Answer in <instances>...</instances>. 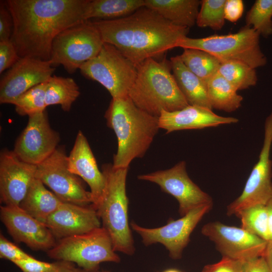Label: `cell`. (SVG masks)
Returning <instances> with one entry per match:
<instances>
[{
  "instance_id": "e0dca14e",
  "label": "cell",
  "mask_w": 272,
  "mask_h": 272,
  "mask_svg": "<svg viewBox=\"0 0 272 272\" xmlns=\"http://www.w3.org/2000/svg\"><path fill=\"white\" fill-rule=\"evenodd\" d=\"M1 219L16 242L24 243L33 250H47L56 242L46 225L28 214L19 206L3 205Z\"/></svg>"
},
{
  "instance_id": "f546056e",
  "label": "cell",
  "mask_w": 272,
  "mask_h": 272,
  "mask_svg": "<svg viewBox=\"0 0 272 272\" xmlns=\"http://www.w3.org/2000/svg\"><path fill=\"white\" fill-rule=\"evenodd\" d=\"M235 216L240 219L242 228L268 242V217L265 205L246 208Z\"/></svg>"
},
{
  "instance_id": "52a82bcc",
  "label": "cell",
  "mask_w": 272,
  "mask_h": 272,
  "mask_svg": "<svg viewBox=\"0 0 272 272\" xmlns=\"http://www.w3.org/2000/svg\"><path fill=\"white\" fill-rule=\"evenodd\" d=\"M47 253L50 258L73 262L89 272H98L102 262L120 261L109 235L102 227L60 239Z\"/></svg>"
},
{
  "instance_id": "277c9868",
  "label": "cell",
  "mask_w": 272,
  "mask_h": 272,
  "mask_svg": "<svg viewBox=\"0 0 272 272\" xmlns=\"http://www.w3.org/2000/svg\"><path fill=\"white\" fill-rule=\"evenodd\" d=\"M170 61L150 58L137 66L128 96L139 108L159 117L162 111L173 112L189 105L171 73Z\"/></svg>"
},
{
  "instance_id": "8fae6325",
  "label": "cell",
  "mask_w": 272,
  "mask_h": 272,
  "mask_svg": "<svg viewBox=\"0 0 272 272\" xmlns=\"http://www.w3.org/2000/svg\"><path fill=\"white\" fill-rule=\"evenodd\" d=\"M272 146V111L264 124L263 145L257 162L253 167L241 194L227 208L229 216L236 215L246 208L265 205L272 197V161L270 159Z\"/></svg>"
},
{
  "instance_id": "8992f818",
  "label": "cell",
  "mask_w": 272,
  "mask_h": 272,
  "mask_svg": "<svg viewBox=\"0 0 272 272\" xmlns=\"http://www.w3.org/2000/svg\"><path fill=\"white\" fill-rule=\"evenodd\" d=\"M259 34L245 25L235 33L214 34L203 38L182 39L177 47L194 48L206 51L221 62L238 61L256 69L267 63V58L259 43Z\"/></svg>"
},
{
  "instance_id": "6da1fadb",
  "label": "cell",
  "mask_w": 272,
  "mask_h": 272,
  "mask_svg": "<svg viewBox=\"0 0 272 272\" xmlns=\"http://www.w3.org/2000/svg\"><path fill=\"white\" fill-rule=\"evenodd\" d=\"M89 0H7L13 20L11 38L20 58H50L54 38L64 30L86 21Z\"/></svg>"
},
{
  "instance_id": "ee69618b",
  "label": "cell",
  "mask_w": 272,
  "mask_h": 272,
  "mask_svg": "<svg viewBox=\"0 0 272 272\" xmlns=\"http://www.w3.org/2000/svg\"><path fill=\"white\" fill-rule=\"evenodd\" d=\"M163 272H182V271L177 269L171 268V269H166Z\"/></svg>"
},
{
  "instance_id": "d590c367",
  "label": "cell",
  "mask_w": 272,
  "mask_h": 272,
  "mask_svg": "<svg viewBox=\"0 0 272 272\" xmlns=\"http://www.w3.org/2000/svg\"><path fill=\"white\" fill-rule=\"evenodd\" d=\"M245 262L223 257L218 262L205 265L201 272H243Z\"/></svg>"
},
{
  "instance_id": "30bf717a",
  "label": "cell",
  "mask_w": 272,
  "mask_h": 272,
  "mask_svg": "<svg viewBox=\"0 0 272 272\" xmlns=\"http://www.w3.org/2000/svg\"><path fill=\"white\" fill-rule=\"evenodd\" d=\"M36 178L48 187L63 202L81 206L92 203L90 191L80 178L68 168L67 156L63 147H58L44 161L37 165Z\"/></svg>"
},
{
  "instance_id": "9a60e30c",
  "label": "cell",
  "mask_w": 272,
  "mask_h": 272,
  "mask_svg": "<svg viewBox=\"0 0 272 272\" xmlns=\"http://www.w3.org/2000/svg\"><path fill=\"white\" fill-rule=\"evenodd\" d=\"M28 117L27 124L16 141L13 151L21 160L37 165L57 149L60 136L51 128L46 110Z\"/></svg>"
},
{
  "instance_id": "484cf974",
  "label": "cell",
  "mask_w": 272,
  "mask_h": 272,
  "mask_svg": "<svg viewBox=\"0 0 272 272\" xmlns=\"http://www.w3.org/2000/svg\"><path fill=\"white\" fill-rule=\"evenodd\" d=\"M208 98L213 108L227 112L235 111L241 106L243 97L218 73L206 82Z\"/></svg>"
},
{
  "instance_id": "d6a6232c",
  "label": "cell",
  "mask_w": 272,
  "mask_h": 272,
  "mask_svg": "<svg viewBox=\"0 0 272 272\" xmlns=\"http://www.w3.org/2000/svg\"><path fill=\"white\" fill-rule=\"evenodd\" d=\"M226 0L201 1L200 9L196 20L200 28L220 30L225 24L224 9Z\"/></svg>"
},
{
  "instance_id": "2e32d148",
  "label": "cell",
  "mask_w": 272,
  "mask_h": 272,
  "mask_svg": "<svg viewBox=\"0 0 272 272\" xmlns=\"http://www.w3.org/2000/svg\"><path fill=\"white\" fill-rule=\"evenodd\" d=\"M55 70L49 61L29 57L20 58L1 79V104H12L30 89L48 81Z\"/></svg>"
},
{
  "instance_id": "ffe728a7",
  "label": "cell",
  "mask_w": 272,
  "mask_h": 272,
  "mask_svg": "<svg viewBox=\"0 0 272 272\" xmlns=\"http://www.w3.org/2000/svg\"><path fill=\"white\" fill-rule=\"evenodd\" d=\"M70 171L82 178L89 185L95 209L102 195L105 177L98 168L96 159L84 133L78 132L73 147L67 156ZM96 210V209H95Z\"/></svg>"
},
{
  "instance_id": "7402d4cb",
  "label": "cell",
  "mask_w": 272,
  "mask_h": 272,
  "mask_svg": "<svg viewBox=\"0 0 272 272\" xmlns=\"http://www.w3.org/2000/svg\"><path fill=\"white\" fill-rule=\"evenodd\" d=\"M199 0H145L151 9L175 25L190 28L196 24Z\"/></svg>"
},
{
  "instance_id": "74e56055",
  "label": "cell",
  "mask_w": 272,
  "mask_h": 272,
  "mask_svg": "<svg viewBox=\"0 0 272 272\" xmlns=\"http://www.w3.org/2000/svg\"><path fill=\"white\" fill-rule=\"evenodd\" d=\"M12 16L4 1L0 2V41L11 40L13 31Z\"/></svg>"
},
{
  "instance_id": "e575fe53",
  "label": "cell",
  "mask_w": 272,
  "mask_h": 272,
  "mask_svg": "<svg viewBox=\"0 0 272 272\" xmlns=\"http://www.w3.org/2000/svg\"><path fill=\"white\" fill-rule=\"evenodd\" d=\"M20 57L11 40L0 41V74L11 67Z\"/></svg>"
},
{
  "instance_id": "60d3db41",
  "label": "cell",
  "mask_w": 272,
  "mask_h": 272,
  "mask_svg": "<svg viewBox=\"0 0 272 272\" xmlns=\"http://www.w3.org/2000/svg\"><path fill=\"white\" fill-rule=\"evenodd\" d=\"M49 272H89L73 262L64 260H57L54 266Z\"/></svg>"
},
{
  "instance_id": "b9f144b4",
  "label": "cell",
  "mask_w": 272,
  "mask_h": 272,
  "mask_svg": "<svg viewBox=\"0 0 272 272\" xmlns=\"http://www.w3.org/2000/svg\"><path fill=\"white\" fill-rule=\"evenodd\" d=\"M265 207L267 210V217H268V231L270 241L272 240V197L267 202L265 205Z\"/></svg>"
},
{
  "instance_id": "7bdbcfd3",
  "label": "cell",
  "mask_w": 272,
  "mask_h": 272,
  "mask_svg": "<svg viewBox=\"0 0 272 272\" xmlns=\"http://www.w3.org/2000/svg\"><path fill=\"white\" fill-rule=\"evenodd\" d=\"M264 257L272 272V240L267 242Z\"/></svg>"
},
{
  "instance_id": "ba28073f",
  "label": "cell",
  "mask_w": 272,
  "mask_h": 272,
  "mask_svg": "<svg viewBox=\"0 0 272 272\" xmlns=\"http://www.w3.org/2000/svg\"><path fill=\"white\" fill-rule=\"evenodd\" d=\"M104 42L93 22L84 21L60 32L53 41L49 62L62 65L74 73L86 62L95 57Z\"/></svg>"
},
{
  "instance_id": "d4e9b609",
  "label": "cell",
  "mask_w": 272,
  "mask_h": 272,
  "mask_svg": "<svg viewBox=\"0 0 272 272\" xmlns=\"http://www.w3.org/2000/svg\"><path fill=\"white\" fill-rule=\"evenodd\" d=\"M145 7V0H89L85 19L112 20L127 16Z\"/></svg>"
},
{
  "instance_id": "7c38bea8",
  "label": "cell",
  "mask_w": 272,
  "mask_h": 272,
  "mask_svg": "<svg viewBox=\"0 0 272 272\" xmlns=\"http://www.w3.org/2000/svg\"><path fill=\"white\" fill-rule=\"evenodd\" d=\"M213 204L197 207L176 220L169 221L163 226L147 228L130 223L132 229L142 239L143 243L148 246L154 243L163 244L169 251L171 258L178 259L189 242L190 236L203 217L212 209Z\"/></svg>"
},
{
  "instance_id": "5b68a950",
  "label": "cell",
  "mask_w": 272,
  "mask_h": 272,
  "mask_svg": "<svg viewBox=\"0 0 272 272\" xmlns=\"http://www.w3.org/2000/svg\"><path fill=\"white\" fill-rule=\"evenodd\" d=\"M128 168L115 167L111 164L102 166L105 184L95 209L102 227L110 237L114 250L132 255L135 248L128 223V199L126 193Z\"/></svg>"
},
{
  "instance_id": "ab89813d",
  "label": "cell",
  "mask_w": 272,
  "mask_h": 272,
  "mask_svg": "<svg viewBox=\"0 0 272 272\" xmlns=\"http://www.w3.org/2000/svg\"><path fill=\"white\" fill-rule=\"evenodd\" d=\"M243 272L271 271L264 256H261L245 261Z\"/></svg>"
},
{
  "instance_id": "4fadbf2b",
  "label": "cell",
  "mask_w": 272,
  "mask_h": 272,
  "mask_svg": "<svg viewBox=\"0 0 272 272\" xmlns=\"http://www.w3.org/2000/svg\"><path fill=\"white\" fill-rule=\"evenodd\" d=\"M186 165L185 161H181L168 169L138 176L140 180L158 184L163 191L175 197L181 217L200 206L213 204L211 196L189 178Z\"/></svg>"
},
{
  "instance_id": "44dd1931",
  "label": "cell",
  "mask_w": 272,
  "mask_h": 272,
  "mask_svg": "<svg viewBox=\"0 0 272 272\" xmlns=\"http://www.w3.org/2000/svg\"><path fill=\"white\" fill-rule=\"evenodd\" d=\"M238 122L237 118L220 116L210 108L191 105L173 112L163 110L159 117L160 128L165 129L167 133L180 130L216 127Z\"/></svg>"
},
{
  "instance_id": "4316f807",
  "label": "cell",
  "mask_w": 272,
  "mask_h": 272,
  "mask_svg": "<svg viewBox=\"0 0 272 272\" xmlns=\"http://www.w3.org/2000/svg\"><path fill=\"white\" fill-rule=\"evenodd\" d=\"M80 94L79 87L73 78L53 75L48 81L45 104L46 107L60 105L64 111L69 112Z\"/></svg>"
},
{
  "instance_id": "3957f363",
  "label": "cell",
  "mask_w": 272,
  "mask_h": 272,
  "mask_svg": "<svg viewBox=\"0 0 272 272\" xmlns=\"http://www.w3.org/2000/svg\"><path fill=\"white\" fill-rule=\"evenodd\" d=\"M104 117L117 139L115 167L128 168L134 159L143 157L160 128L159 117L138 107L128 96L112 98Z\"/></svg>"
},
{
  "instance_id": "cb8c5ba5",
  "label": "cell",
  "mask_w": 272,
  "mask_h": 272,
  "mask_svg": "<svg viewBox=\"0 0 272 272\" xmlns=\"http://www.w3.org/2000/svg\"><path fill=\"white\" fill-rule=\"evenodd\" d=\"M63 202L54 193L48 190L41 181L35 178L19 207L45 224L48 217Z\"/></svg>"
},
{
  "instance_id": "836d02e7",
  "label": "cell",
  "mask_w": 272,
  "mask_h": 272,
  "mask_svg": "<svg viewBox=\"0 0 272 272\" xmlns=\"http://www.w3.org/2000/svg\"><path fill=\"white\" fill-rule=\"evenodd\" d=\"M31 256L14 243L0 234V257L12 262L28 258Z\"/></svg>"
},
{
  "instance_id": "d6986e66",
  "label": "cell",
  "mask_w": 272,
  "mask_h": 272,
  "mask_svg": "<svg viewBox=\"0 0 272 272\" xmlns=\"http://www.w3.org/2000/svg\"><path fill=\"white\" fill-rule=\"evenodd\" d=\"M46 226L59 239L88 233L101 227V220L92 206L63 202L47 219Z\"/></svg>"
},
{
  "instance_id": "9c48e42d",
  "label": "cell",
  "mask_w": 272,
  "mask_h": 272,
  "mask_svg": "<svg viewBox=\"0 0 272 272\" xmlns=\"http://www.w3.org/2000/svg\"><path fill=\"white\" fill-rule=\"evenodd\" d=\"M80 70L85 78L101 84L113 99L128 96L137 74V66L114 46L106 43Z\"/></svg>"
},
{
  "instance_id": "83f0119b",
  "label": "cell",
  "mask_w": 272,
  "mask_h": 272,
  "mask_svg": "<svg viewBox=\"0 0 272 272\" xmlns=\"http://www.w3.org/2000/svg\"><path fill=\"white\" fill-rule=\"evenodd\" d=\"M179 56L185 66L206 83L218 73L221 63L215 56L198 49L184 48Z\"/></svg>"
},
{
  "instance_id": "7a4b0ae2",
  "label": "cell",
  "mask_w": 272,
  "mask_h": 272,
  "mask_svg": "<svg viewBox=\"0 0 272 272\" xmlns=\"http://www.w3.org/2000/svg\"><path fill=\"white\" fill-rule=\"evenodd\" d=\"M93 23L104 42L114 46L137 66L148 58L156 59L177 47L189 30L174 25L146 7L126 17Z\"/></svg>"
},
{
  "instance_id": "5bb4252c",
  "label": "cell",
  "mask_w": 272,
  "mask_h": 272,
  "mask_svg": "<svg viewBox=\"0 0 272 272\" xmlns=\"http://www.w3.org/2000/svg\"><path fill=\"white\" fill-rule=\"evenodd\" d=\"M201 234L215 243L223 257L247 261L264 256L267 242L241 227L212 222L201 228Z\"/></svg>"
},
{
  "instance_id": "1f68e13d",
  "label": "cell",
  "mask_w": 272,
  "mask_h": 272,
  "mask_svg": "<svg viewBox=\"0 0 272 272\" xmlns=\"http://www.w3.org/2000/svg\"><path fill=\"white\" fill-rule=\"evenodd\" d=\"M47 85L48 81L38 84L18 97L12 103L16 112L21 116H29L45 110Z\"/></svg>"
},
{
  "instance_id": "f35d334b",
  "label": "cell",
  "mask_w": 272,
  "mask_h": 272,
  "mask_svg": "<svg viewBox=\"0 0 272 272\" xmlns=\"http://www.w3.org/2000/svg\"><path fill=\"white\" fill-rule=\"evenodd\" d=\"M243 12L244 4L242 0H226L224 9L225 20L236 22L242 17Z\"/></svg>"
},
{
  "instance_id": "f1b7e54d",
  "label": "cell",
  "mask_w": 272,
  "mask_h": 272,
  "mask_svg": "<svg viewBox=\"0 0 272 272\" xmlns=\"http://www.w3.org/2000/svg\"><path fill=\"white\" fill-rule=\"evenodd\" d=\"M218 73L237 91L255 86L258 80L255 69L238 61L221 62Z\"/></svg>"
},
{
  "instance_id": "603a6c76",
  "label": "cell",
  "mask_w": 272,
  "mask_h": 272,
  "mask_svg": "<svg viewBox=\"0 0 272 272\" xmlns=\"http://www.w3.org/2000/svg\"><path fill=\"white\" fill-rule=\"evenodd\" d=\"M170 61L175 81L189 105L213 109L206 83L185 66L179 55L171 57Z\"/></svg>"
},
{
  "instance_id": "4dcf8cb0",
  "label": "cell",
  "mask_w": 272,
  "mask_h": 272,
  "mask_svg": "<svg viewBox=\"0 0 272 272\" xmlns=\"http://www.w3.org/2000/svg\"><path fill=\"white\" fill-rule=\"evenodd\" d=\"M245 23L260 36H272V0L255 1L246 14Z\"/></svg>"
},
{
  "instance_id": "8d00e7d4",
  "label": "cell",
  "mask_w": 272,
  "mask_h": 272,
  "mask_svg": "<svg viewBox=\"0 0 272 272\" xmlns=\"http://www.w3.org/2000/svg\"><path fill=\"white\" fill-rule=\"evenodd\" d=\"M13 263L23 272H49L54 266V262L50 263L40 261L32 256Z\"/></svg>"
},
{
  "instance_id": "ac0fdd59",
  "label": "cell",
  "mask_w": 272,
  "mask_h": 272,
  "mask_svg": "<svg viewBox=\"0 0 272 272\" xmlns=\"http://www.w3.org/2000/svg\"><path fill=\"white\" fill-rule=\"evenodd\" d=\"M37 165L26 163L13 151L0 154V200L4 205L20 206L32 181Z\"/></svg>"
}]
</instances>
